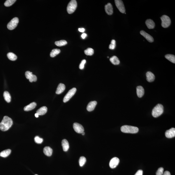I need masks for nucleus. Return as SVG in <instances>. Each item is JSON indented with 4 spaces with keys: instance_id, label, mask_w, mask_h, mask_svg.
Instances as JSON below:
<instances>
[{
    "instance_id": "1",
    "label": "nucleus",
    "mask_w": 175,
    "mask_h": 175,
    "mask_svg": "<svg viewBox=\"0 0 175 175\" xmlns=\"http://www.w3.org/2000/svg\"><path fill=\"white\" fill-rule=\"evenodd\" d=\"M12 124V119L9 117L5 116L0 123V129L3 131L8 130Z\"/></svg>"
},
{
    "instance_id": "2",
    "label": "nucleus",
    "mask_w": 175,
    "mask_h": 175,
    "mask_svg": "<svg viewBox=\"0 0 175 175\" xmlns=\"http://www.w3.org/2000/svg\"><path fill=\"white\" fill-rule=\"evenodd\" d=\"M121 130L123 133L135 134L138 132L139 129L136 126L124 125L121 127Z\"/></svg>"
},
{
    "instance_id": "3",
    "label": "nucleus",
    "mask_w": 175,
    "mask_h": 175,
    "mask_svg": "<svg viewBox=\"0 0 175 175\" xmlns=\"http://www.w3.org/2000/svg\"><path fill=\"white\" fill-rule=\"evenodd\" d=\"M164 111V107L162 104H158L153 108L152 114L154 117H157L162 115Z\"/></svg>"
},
{
    "instance_id": "4",
    "label": "nucleus",
    "mask_w": 175,
    "mask_h": 175,
    "mask_svg": "<svg viewBox=\"0 0 175 175\" xmlns=\"http://www.w3.org/2000/svg\"><path fill=\"white\" fill-rule=\"evenodd\" d=\"M77 7V2L75 0H72L69 3L67 7L68 13L71 14L73 13L76 10Z\"/></svg>"
},
{
    "instance_id": "5",
    "label": "nucleus",
    "mask_w": 175,
    "mask_h": 175,
    "mask_svg": "<svg viewBox=\"0 0 175 175\" xmlns=\"http://www.w3.org/2000/svg\"><path fill=\"white\" fill-rule=\"evenodd\" d=\"M162 20V26L163 27H168L171 23V20L169 17L166 15H164L161 17Z\"/></svg>"
},
{
    "instance_id": "6",
    "label": "nucleus",
    "mask_w": 175,
    "mask_h": 175,
    "mask_svg": "<svg viewBox=\"0 0 175 175\" xmlns=\"http://www.w3.org/2000/svg\"><path fill=\"white\" fill-rule=\"evenodd\" d=\"M19 21V19L18 18L15 17L13 18L7 24V28L11 30L14 29L18 25Z\"/></svg>"
},
{
    "instance_id": "7",
    "label": "nucleus",
    "mask_w": 175,
    "mask_h": 175,
    "mask_svg": "<svg viewBox=\"0 0 175 175\" xmlns=\"http://www.w3.org/2000/svg\"><path fill=\"white\" fill-rule=\"evenodd\" d=\"M76 91H77V89L75 88H73L72 89L70 90L66 94V95L64 97L63 100V102L65 103L69 100L74 95Z\"/></svg>"
},
{
    "instance_id": "8",
    "label": "nucleus",
    "mask_w": 175,
    "mask_h": 175,
    "mask_svg": "<svg viewBox=\"0 0 175 175\" xmlns=\"http://www.w3.org/2000/svg\"><path fill=\"white\" fill-rule=\"evenodd\" d=\"M116 6L120 12L124 13L125 12V8L123 1L121 0H115Z\"/></svg>"
},
{
    "instance_id": "9",
    "label": "nucleus",
    "mask_w": 175,
    "mask_h": 175,
    "mask_svg": "<svg viewBox=\"0 0 175 175\" xmlns=\"http://www.w3.org/2000/svg\"><path fill=\"white\" fill-rule=\"evenodd\" d=\"M73 127L74 130L78 133L82 134L84 132V128L81 124L77 123H74Z\"/></svg>"
},
{
    "instance_id": "10",
    "label": "nucleus",
    "mask_w": 175,
    "mask_h": 175,
    "mask_svg": "<svg viewBox=\"0 0 175 175\" xmlns=\"http://www.w3.org/2000/svg\"><path fill=\"white\" fill-rule=\"evenodd\" d=\"M120 160L117 157H114L111 160L109 166L111 168L114 169L116 168L119 163Z\"/></svg>"
},
{
    "instance_id": "11",
    "label": "nucleus",
    "mask_w": 175,
    "mask_h": 175,
    "mask_svg": "<svg viewBox=\"0 0 175 175\" xmlns=\"http://www.w3.org/2000/svg\"><path fill=\"white\" fill-rule=\"evenodd\" d=\"M165 135L166 137L168 138H171L175 137V128H172L166 131L165 133Z\"/></svg>"
},
{
    "instance_id": "12",
    "label": "nucleus",
    "mask_w": 175,
    "mask_h": 175,
    "mask_svg": "<svg viewBox=\"0 0 175 175\" xmlns=\"http://www.w3.org/2000/svg\"><path fill=\"white\" fill-rule=\"evenodd\" d=\"M140 34L142 36H144L148 41L152 43L154 41L153 37L150 34L146 33L144 31H141L140 32Z\"/></svg>"
},
{
    "instance_id": "13",
    "label": "nucleus",
    "mask_w": 175,
    "mask_h": 175,
    "mask_svg": "<svg viewBox=\"0 0 175 175\" xmlns=\"http://www.w3.org/2000/svg\"><path fill=\"white\" fill-rule=\"evenodd\" d=\"M105 9L107 14L112 15L113 14V9L112 5L110 3H108L105 6Z\"/></svg>"
},
{
    "instance_id": "14",
    "label": "nucleus",
    "mask_w": 175,
    "mask_h": 175,
    "mask_svg": "<svg viewBox=\"0 0 175 175\" xmlns=\"http://www.w3.org/2000/svg\"><path fill=\"white\" fill-rule=\"evenodd\" d=\"M97 104V102L96 101L90 102L87 106V110L89 112L93 111L95 109Z\"/></svg>"
},
{
    "instance_id": "15",
    "label": "nucleus",
    "mask_w": 175,
    "mask_h": 175,
    "mask_svg": "<svg viewBox=\"0 0 175 175\" xmlns=\"http://www.w3.org/2000/svg\"><path fill=\"white\" fill-rule=\"evenodd\" d=\"M136 89L137 96L139 98H141L144 94V89L141 86H138Z\"/></svg>"
},
{
    "instance_id": "16",
    "label": "nucleus",
    "mask_w": 175,
    "mask_h": 175,
    "mask_svg": "<svg viewBox=\"0 0 175 175\" xmlns=\"http://www.w3.org/2000/svg\"><path fill=\"white\" fill-rule=\"evenodd\" d=\"M147 80L148 82H151L154 81L155 79V76L154 74L150 71H148L146 74Z\"/></svg>"
},
{
    "instance_id": "17",
    "label": "nucleus",
    "mask_w": 175,
    "mask_h": 175,
    "mask_svg": "<svg viewBox=\"0 0 175 175\" xmlns=\"http://www.w3.org/2000/svg\"><path fill=\"white\" fill-rule=\"evenodd\" d=\"M65 85L63 83H60L58 86L57 91H56V93L58 94H60L65 91Z\"/></svg>"
},
{
    "instance_id": "18",
    "label": "nucleus",
    "mask_w": 175,
    "mask_h": 175,
    "mask_svg": "<svg viewBox=\"0 0 175 175\" xmlns=\"http://www.w3.org/2000/svg\"><path fill=\"white\" fill-rule=\"evenodd\" d=\"M37 105L36 103L35 102H33L31 103L29 105H27L24 108V110L25 111H29L34 109L36 107Z\"/></svg>"
},
{
    "instance_id": "19",
    "label": "nucleus",
    "mask_w": 175,
    "mask_h": 175,
    "mask_svg": "<svg viewBox=\"0 0 175 175\" xmlns=\"http://www.w3.org/2000/svg\"><path fill=\"white\" fill-rule=\"evenodd\" d=\"M62 145L63 151H67L69 149V144L68 141L65 139H64L62 141Z\"/></svg>"
},
{
    "instance_id": "20",
    "label": "nucleus",
    "mask_w": 175,
    "mask_h": 175,
    "mask_svg": "<svg viewBox=\"0 0 175 175\" xmlns=\"http://www.w3.org/2000/svg\"><path fill=\"white\" fill-rule=\"evenodd\" d=\"M146 24L147 27L149 29L154 28L155 26V23L154 21L151 19H148L146 21Z\"/></svg>"
},
{
    "instance_id": "21",
    "label": "nucleus",
    "mask_w": 175,
    "mask_h": 175,
    "mask_svg": "<svg viewBox=\"0 0 175 175\" xmlns=\"http://www.w3.org/2000/svg\"><path fill=\"white\" fill-rule=\"evenodd\" d=\"M43 152L45 155L47 156H50L52 154L53 150L50 147L47 146L44 148Z\"/></svg>"
},
{
    "instance_id": "22",
    "label": "nucleus",
    "mask_w": 175,
    "mask_h": 175,
    "mask_svg": "<svg viewBox=\"0 0 175 175\" xmlns=\"http://www.w3.org/2000/svg\"><path fill=\"white\" fill-rule=\"evenodd\" d=\"M48 108L46 107H41L36 111V113L39 115H43L47 113Z\"/></svg>"
},
{
    "instance_id": "23",
    "label": "nucleus",
    "mask_w": 175,
    "mask_h": 175,
    "mask_svg": "<svg viewBox=\"0 0 175 175\" xmlns=\"http://www.w3.org/2000/svg\"><path fill=\"white\" fill-rule=\"evenodd\" d=\"M110 62L114 65H118L120 62L118 58L116 56H113L110 59Z\"/></svg>"
},
{
    "instance_id": "24",
    "label": "nucleus",
    "mask_w": 175,
    "mask_h": 175,
    "mask_svg": "<svg viewBox=\"0 0 175 175\" xmlns=\"http://www.w3.org/2000/svg\"><path fill=\"white\" fill-rule=\"evenodd\" d=\"M11 152L10 149H7L2 151L0 153V156L1 157L6 158L8 156Z\"/></svg>"
},
{
    "instance_id": "25",
    "label": "nucleus",
    "mask_w": 175,
    "mask_h": 175,
    "mask_svg": "<svg viewBox=\"0 0 175 175\" xmlns=\"http://www.w3.org/2000/svg\"><path fill=\"white\" fill-rule=\"evenodd\" d=\"M3 96L5 100L7 103H10L11 100V97L9 93L7 91H5L3 93Z\"/></svg>"
},
{
    "instance_id": "26",
    "label": "nucleus",
    "mask_w": 175,
    "mask_h": 175,
    "mask_svg": "<svg viewBox=\"0 0 175 175\" xmlns=\"http://www.w3.org/2000/svg\"><path fill=\"white\" fill-rule=\"evenodd\" d=\"M7 56L8 59L11 61L16 60L17 58V56L13 53H7Z\"/></svg>"
},
{
    "instance_id": "27",
    "label": "nucleus",
    "mask_w": 175,
    "mask_h": 175,
    "mask_svg": "<svg viewBox=\"0 0 175 175\" xmlns=\"http://www.w3.org/2000/svg\"><path fill=\"white\" fill-rule=\"evenodd\" d=\"M165 58L172 63H175V55L171 54H167L165 56Z\"/></svg>"
},
{
    "instance_id": "28",
    "label": "nucleus",
    "mask_w": 175,
    "mask_h": 175,
    "mask_svg": "<svg viewBox=\"0 0 175 175\" xmlns=\"http://www.w3.org/2000/svg\"><path fill=\"white\" fill-rule=\"evenodd\" d=\"M60 52V50L58 49H55L52 50L50 53V56L51 57L54 58Z\"/></svg>"
},
{
    "instance_id": "29",
    "label": "nucleus",
    "mask_w": 175,
    "mask_h": 175,
    "mask_svg": "<svg viewBox=\"0 0 175 175\" xmlns=\"http://www.w3.org/2000/svg\"><path fill=\"white\" fill-rule=\"evenodd\" d=\"M67 44V42L65 40H61L56 42L55 44L58 47H61L65 46Z\"/></svg>"
},
{
    "instance_id": "30",
    "label": "nucleus",
    "mask_w": 175,
    "mask_h": 175,
    "mask_svg": "<svg viewBox=\"0 0 175 175\" xmlns=\"http://www.w3.org/2000/svg\"><path fill=\"white\" fill-rule=\"evenodd\" d=\"M85 54L86 55L92 56L94 54V50L92 48H89L84 51Z\"/></svg>"
},
{
    "instance_id": "31",
    "label": "nucleus",
    "mask_w": 175,
    "mask_h": 175,
    "mask_svg": "<svg viewBox=\"0 0 175 175\" xmlns=\"http://www.w3.org/2000/svg\"><path fill=\"white\" fill-rule=\"evenodd\" d=\"M16 1V0H7L4 3V5L6 7H10Z\"/></svg>"
},
{
    "instance_id": "32",
    "label": "nucleus",
    "mask_w": 175,
    "mask_h": 175,
    "mask_svg": "<svg viewBox=\"0 0 175 175\" xmlns=\"http://www.w3.org/2000/svg\"><path fill=\"white\" fill-rule=\"evenodd\" d=\"M86 159L84 157L81 156L79 160V165L81 167H82L85 164Z\"/></svg>"
},
{
    "instance_id": "33",
    "label": "nucleus",
    "mask_w": 175,
    "mask_h": 175,
    "mask_svg": "<svg viewBox=\"0 0 175 175\" xmlns=\"http://www.w3.org/2000/svg\"><path fill=\"white\" fill-rule=\"evenodd\" d=\"M34 141L37 144H41L43 141V139L42 138H40L38 136H36L34 137Z\"/></svg>"
},
{
    "instance_id": "34",
    "label": "nucleus",
    "mask_w": 175,
    "mask_h": 175,
    "mask_svg": "<svg viewBox=\"0 0 175 175\" xmlns=\"http://www.w3.org/2000/svg\"><path fill=\"white\" fill-rule=\"evenodd\" d=\"M116 47V41L115 40H112L111 41V44L109 46V48L111 50H114Z\"/></svg>"
},
{
    "instance_id": "35",
    "label": "nucleus",
    "mask_w": 175,
    "mask_h": 175,
    "mask_svg": "<svg viewBox=\"0 0 175 175\" xmlns=\"http://www.w3.org/2000/svg\"><path fill=\"white\" fill-rule=\"evenodd\" d=\"M164 169L163 167L159 168L156 173V175H163Z\"/></svg>"
},
{
    "instance_id": "36",
    "label": "nucleus",
    "mask_w": 175,
    "mask_h": 175,
    "mask_svg": "<svg viewBox=\"0 0 175 175\" xmlns=\"http://www.w3.org/2000/svg\"><path fill=\"white\" fill-rule=\"evenodd\" d=\"M25 75L27 79H29L32 77L33 74L32 72L29 71H27L26 72Z\"/></svg>"
},
{
    "instance_id": "37",
    "label": "nucleus",
    "mask_w": 175,
    "mask_h": 175,
    "mask_svg": "<svg viewBox=\"0 0 175 175\" xmlns=\"http://www.w3.org/2000/svg\"><path fill=\"white\" fill-rule=\"evenodd\" d=\"M86 63V60L85 59L82 60L79 65V68L80 69H83L84 67V65Z\"/></svg>"
},
{
    "instance_id": "38",
    "label": "nucleus",
    "mask_w": 175,
    "mask_h": 175,
    "mask_svg": "<svg viewBox=\"0 0 175 175\" xmlns=\"http://www.w3.org/2000/svg\"><path fill=\"white\" fill-rule=\"evenodd\" d=\"M37 77L35 75H33L29 79V80L30 82H32L34 81V82H35L37 81Z\"/></svg>"
},
{
    "instance_id": "39",
    "label": "nucleus",
    "mask_w": 175,
    "mask_h": 175,
    "mask_svg": "<svg viewBox=\"0 0 175 175\" xmlns=\"http://www.w3.org/2000/svg\"><path fill=\"white\" fill-rule=\"evenodd\" d=\"M143 171L140 170L137 172L135 175H143Z\"/></svg>"
},
{
    "instance_id": "40",
    "label": "nucleus",
    "mask_w": 175,
    "mask_h": 175,
    "mask_svg": "<svg viewBox=\"0 0 175 175\" xmlns=\"http://www.w3.org/2000/svg\"><path fill=\"white\" fill-rule=\"evenodd\" d=\"M163 175H171L170 172L168 171H166L165 172Z\"/></svg>"
},
{
    "instance_id": "41",
    "label": "nucleus",
    "mask_w": 175,
    "mask_h": 175,
    "mask_svg": "<svg viewBox=\"0 0 175 175\" xmlns=\"http://www.w3.org/2000/svg\"><path fill=\"white\" fill-rule=\"evenodd\" d=\"M87 36V34H85V33H83V34L82 35H81V37H82V39H84L85 38H86V36Z\"/></svg>"
},
{
    "instance_id": "42",
    "label": "nucleus",
    "mask_w": 175,
    "mask_h": 175,
    "mask_svg": "<svg viewBox=\"0 0 175 175\" xmlns=\"http://www.w3.org/2000/svg\"><path fill=\"white\" fill-rule=\"evenodd\" d=\"M78 30H79V32H82V33H83V32H84L85 31V29L83 28H79Z\"/></svg>"
},
{
    "instance_id": "43",
    "label": "nucleus",
    "mask_w": 175,
    "mask_h": 175,
    "mask_svg": "<svg viewBox=\"0 0 175 175\" xmlns=\"http://www.w3.org/2000/svg\"><path fill=\"white\" fill-rule=\"evenodd\" d=\"M39 115L38 114H37V113H36L35 114V117H37V118L38 117H39Z\"/></svg>"
},
{
    "instance_id": "44",
    "label": "nucleus",
    "mask_w": 175,
    "mask_h": 175,
    "mask_svg": "<svg viewBox=\"0 0 175 175\" xmlns=\"http://www.w3.org/2000/svg\"><path fill=\"white\" fill-rule=\"evenodd\" d=\"M82 135H85V133H84V132H83V133H82Z\"/></svg>"
},
{
    "instance_id": "45",
    "label": "nucleus",
    "mask_w": 175,
    "mask_h": 175,
    "mask_svg": "<svg viewBox=\"0 0 175 175\" xmlns=\"http://www.w3.org/2000/svg\"><path fill=\"white\" fill-rule=\"evenodd\" d=\"M107 58H109V57H107Z\"/></svg>"
},
{
    "instance_id": "46",
    "label": "nucleus",
    "mask_w": 175,
    "mask_h": 175,
    "mask_svg": "<svg viewBox=\"0 0 175 175\" xmlns=\"http://www.w3.org/2000/svg\"></svg>"
}]
</instances>
